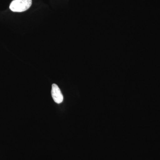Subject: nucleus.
<instances>
[{
    "mask_svg": "<svg viewBox=\"0 0 160 160\" xmlns=\"http://www.w3.org/2000/svg\"><path fill=\"white\" fill-rule=\"evenodd\" d=\"M32 4V0H13L10 4L9 9L14 12H22L29 9Z\"/></svg>",
    "mask_w": 160,
    "mask_h": 160,
    "instance_id": "nucleus-1",
    "label": "nucleus"
},
{
    "mask_svg": "<svg viewBox=\"0 0 160 160\" xmlns=\"http://www.w3.org/2000/svg\"><path fill=\"white\" fill-rule=\"evenodd\" d=\"M51 94L53 100L56 103L60 104L63 102V95L56 84H52V86Z\"/></svg>",
    "mask_w": 160,
    "mask_h": 160,
    "instance_id": "nucleus-2",
    "label": "nucleus"
}]
</instances>
